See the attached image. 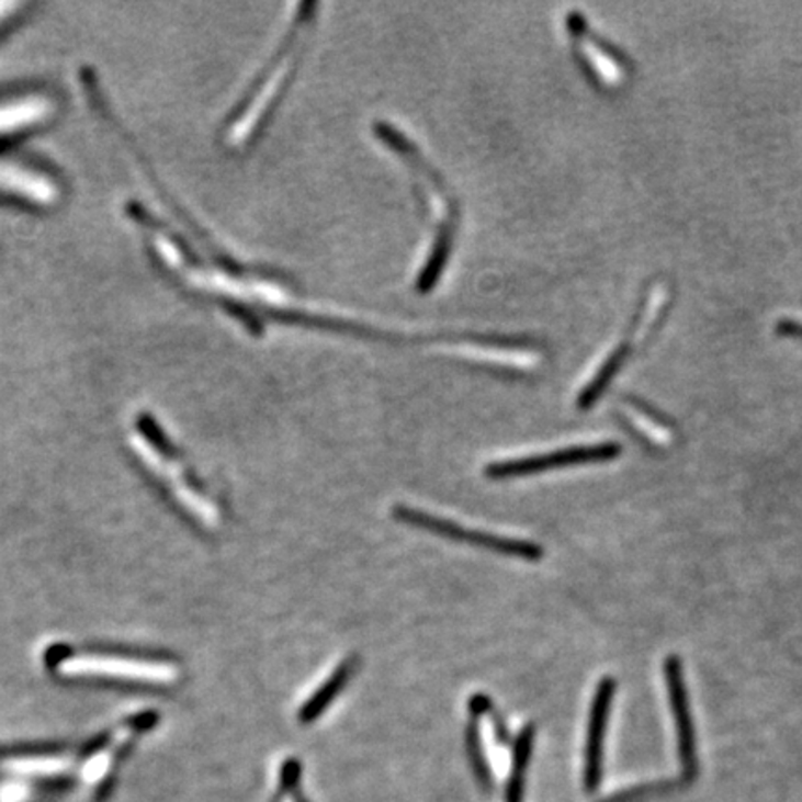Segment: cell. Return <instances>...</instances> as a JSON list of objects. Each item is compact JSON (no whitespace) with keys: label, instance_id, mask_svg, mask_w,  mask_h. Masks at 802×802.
Masks as SVG:
<instances>
[{"label":"cell","instance_id":"obj_2","mask_svg":"<svg viewBox=\"0 0 802 802\" xmlns=\"http://www.w3.org/2000/svg\"><path fill=\"white\" fill-rule=\"evenodd\" d=\"M669 307V300L664 290L652 289L651 294H646L641 303L632 326L628 329L626 338H622L621 344L611 351L608 359L600 364L597 374L587 383L586 388L578 396V409L586 410L597 404L598 398L606 393V388L610 386L611 381L619 374L622 364L630 359L641 344H645L651 340L652 335L656 332L659 324L664 320L665 313Z\"/></svg>","mask_w":802,"mask_h":802},{"label":"cell","instance_id":"obj_9","mask_svg":"<svg viewBox=\"0 0 802 802\" xmlns=\"http://www.w3.org/2000/svg\"><path fill=\"white\" fill-rule=\"evenodd\" d=\"M533 736L535 731L533 726L528 724L524 731L520 732L513 748V771L507 782L506 801L522 802V791H524L526 767L530 761L531 745H533Z\"/></svg>","mask_w":802,"mask_h":802},{"label":"cell","instance_id":"obj_11","mask_svg":"<svg viewBox=\"0 0 802 802\" xmlns=\"http://www.w3.org/2000/svg\"><path fill=\"white\" fill-rule=\"evenodd\" d=\"M300 767L294 761H289L281 775V793L275 797V802H303L302 793H300Z\"/></svg>","mask_w":802,"mask_h":802},{"label":"cell","instance_id":"obj_5","mask_svg":"<svg viewBox=\"0 0 802 802\" xmlns=\"http://www.w3.org/2000/svg\"><path fill=\"white\" fill-rule=\"evenodd\" d=\"M621 453L617 442H602L595 447H574L557 452L531 455V458L511 459L504 463H495L485 468V476L490 479H507V477L530 476L538 472L554 471L563 466L589 465V463H606Z\"/></svg>","mask_w":802,"mask_h":802},{"label":"cell","instance_id":"obj_6","mask_svg":"<svg viewBox=\"0 0 802 802\" xmlns=\"http://www.w3.org/2000/svg\"><path fill=\"white\" fill-rule=\"evenodd\" d=\"M58 669L67 676H99L136 682H169L177 678L176 667L162 662L112 656H75L64 659Z\"/></svg>","mask_w":802,"mask_h":802},{"label":"cell","instance_id":"obj_1","mask_svg":"<svg viewBox=\"0 0 802 802\" xmlns=\"http://www.w3.org/2000/svg\"><path fill=\"white\" fill-rule=\"evenodd\" d=\"M375 136L388 145L399 158H404L410 173L417 181L418 197L423 205V211L433 219V241L429 248L428 257L423 260L422 268L417 278L418 292H429L439 283L444 268H447L450 255H452L453 241L458 235L461 208L448 182L442 179L441 173L423 158L422 153L410 142L405 133L391 125V123H375Z\"/></svg>","mask_w":802,"mask_h":802},{"label":"cell","instance_id":"obj_4","mask_svg":"<svg viewBox=\"0 0 802 802\" xmlns=\"http://www.w3.org/2000/svg\"><path fill=\"white\" fill-rule=\"evenodd\" d=\"M393 515L394 519L404 524L431 531L434 535H441V538L458 541V543L474 544V546L496 552V554L511 555V557H520L528 562H539L544 555L543 546L530 543V541L500 538V535H493L485 531L466 530V528L453 524L450 520L439 519L434 515L423 513V511L410 509L407 506L394 507Z\"/></svg>","mask_w":802,"mask_h":802},{"label":"cell","instance_id":"obj_8","mask_svg":"<svg viewBox=\"0 0 802 802\" xmlns=\"http://www.w3.org/2000/svg\"><path fill=\"white\" fill-rule=\"evenodd\" d=\"M355 664L357 658H350L348 662H344V664L335 670V675L316 691V694L310 697V700L302 708V713H300L303 723H310V721L318 718L331 704L332 699L346 688V684H348L350 676L355 670Z\"/></svg>","mask_w":802,"mask_h":802},{"label":"cell","instance_id":"obj_3","mask_svg":"<svg viewBox=\"0 0 802 802\" xmlns=\"http://www.w3.org/2000/svg\"><path fill=\"white\" fill-rule=\"evenodd\" d=\"M567 32L574 55L592 84L610 90L624 82L630 72L626 56L613 43L591 31L584 13H568Z\"/></svg>","mask_w":802,"mask_h":802},{"label":"cell","instance_id":"obj_10","mask_svg":"<svg viewBox=\"0 0 802 802\" xmlns=\"http://www.w3.org/2000/svg\"><path fill=\"white\" fill-rule=\"evenodd\" d=\"M479 718L477 713H471V723L466 728V747H468V756H471L472 767L476 771L477 779L482 780L483 784H493V775H490V767L487 764V758L483 755L482 737H479Z\"/></svg>","mask_w":802,"mask_h":802},{"label":"cell","instance_id":"obj_7","mask_svg":"<svg viewBox=\"0 0 802 802\" xmlns=\"http://www.w3.org/2000/svg\"><path fill=\"white\" fill-rule=\"evenodd\" d=\"M617 682L613 678H602L598 684L597 694L592 699L591 715H589V731H587L586 747V788L591 791L597 788L602 777V747L606 724L610 718L611 700L615 694Z\"/></svg>","mask_w":802,"mask_h":802}]
</instances>
